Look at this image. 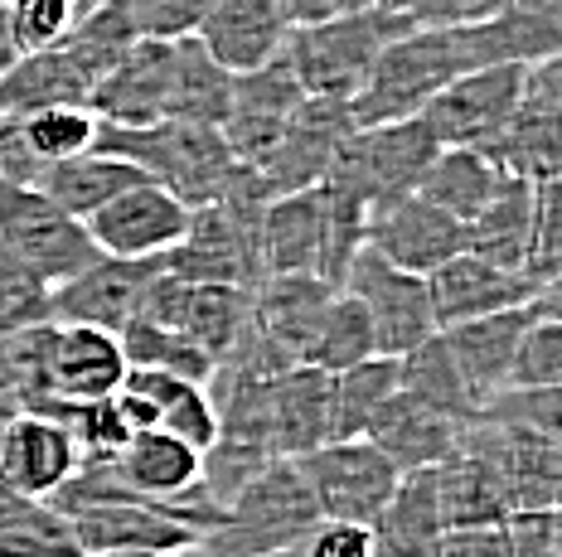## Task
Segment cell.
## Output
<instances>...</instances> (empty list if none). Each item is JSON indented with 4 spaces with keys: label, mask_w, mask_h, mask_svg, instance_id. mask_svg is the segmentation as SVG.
I'll return each mask as SVG.
<instances>
[{
    "label": "cell",
    "mask_w": 562,
    "mask_h": 557,
    "mask_svg": "<svg viewBox=\"0 0 562 557\" xmlns=\"http://www.w3.org/2000/svg\"><path fill=\"white\" fill-rule=\"evenodd\" d=\"M34 504H40V499L20 495L15 485H5V480H0V533H10V528H15V524H20V519L30 514Z\"/></svg>",
    "instance_id": "obj_55"
},
{
    "label": "cell",
    "mask_w": 562,
    "mask_h": 557,
    "mask_svg": "<svg viewBox=\"0 0 562 557\" xmlns=\"http://www.w3.org/2000/svg\"><path fill=\"white\" fill-rule=\"evenodd\" d=\"M427 292H431V316H437V330L461 320H480V316H495V310L524 306L533 300L543 286H533L524 272H509V266H495L475 252H456L427 276Z\"/></svg>",
    "instance_id": "obj_20"
},
{
    "label": "cell",
    "mask_w": 562,
    "mask_h": 557,
    "mask_svg": "<svg viewBox=\"0 0 562 557\" xmlns=\"http://www.w3.org/2000/svg\"><path fill=\"white\" fill-rule=\"evenodd\" d=\"M140 316L180 330L184 340L199 344V350L218 364V359L243 340V330H248L252 292H243V286H218V282H180V276L160 272Z\"/></svg>",
    "instance_id": "obj_13"
},
{
    "label": "cell",
    "mask_w": 562,
    "mask_h": 557,
    "mask_svg": "<svg viewBox=\"0 0 562 557\" xmlns=\"http://www.w3.org/2000/svg\"><path fill=\"white\" fill-rule=\"evenodd\" d=\"M58 422L68 427V436H74L78 461H112L116 451L132 441V432H126V422H122V412H116L112 398H102V402H68V408L58 412Z\"/></svg>",
    "instance_id": "obj_45"
},
{
    "label": "cell",
    "mask_w": 562,
    "mask_h": 557,
    "mask_svg": "<svg viewBox=\"0 0 562 557\" xmlns=\"http://www.w3.org/2000/svg\"><path fill=\"white\" fill-rule=\"evenodd\" d=\"M15 132L40 166H54V160L92 150L98 117H92L88 107H40V112H30V117H15Z\"/></svg>",
    "instance_id": "obj_42"
},
{
    "label": "cell",
    "mask_w": 562,
    "mask_h": 557,
    "mask_svg": "<svg viewBox=\"0 0 562 557\" xmlns=\"http://www.w3.org/2000/svg\"><path fill=\"white\" fill-rule=\"evenodd\" d=\"M301 557H373L369 524H339V519H321L306 538Z\"/></svg>",
    "instance_id": "obj_52"
},
{
    "label": "cell",
    "mask_w": 562,
    "mask_h": 557,
    "mask_svg": "<svg viewBox=\"0 0 562 557\" xmlns=\"http://www.w3.org/2000/svg\"><path fill=\"white\" fill-rule=\"evenodd\" d=\"M257 248H262V276L321 272V248H325L321 184L315 190L272 194L262 208V224H257Z\"/></svg>",
    "instance_id": "obj_28"
},
{
    "label": "cell",
    "mask_w": 562,
    "mask_h": 557,
    "mask_svg": "<svg viewBox=\"0 0 562 557\" xmlns=\"http://www.w3.org/2000/svg\"><path fill=\"white\" fill-rule=\"evenodd\" d=\"M116 340H122L126 368H150V374H175V378H194V383H209V374H214V359L199 350V344H190L180 330L156 325L146 316H136Z\"/></svg>",
    "instance_id": "obj_39"
},
{
    "label": "cell",
    "mask_w": 562,
    "mask_h": 557,
    "mask_svg": "<svg viewBox=\"0 0 562 557\" xmlns=\"http://www.w3.org/2000/svg\"><path fill=\"white\" fill-rule=\"evenodd\" d=\"M339 292H349L359 306H364L369 330H373V354L403 359L407 350H417L422 340L437 334L427 276L383 262L373 248H359V258L349 262L345 286H339Z\"/></svg>",
    "instance_id": "obj_7"
},
{
    "label": "cell",
    "mask_w": 562,
    "mask_h": 557,
    "mask_svg": "<svg viewBox=\"0 0 562 557\" xmlns=\"http://www.w3.org/2000/svg\"><path fill=\"white\" fill-rule=\"evenodd\" d=\"M538 296L524 300V306H509V310H495V316L461 320V325H447V330H441V340H447V350H451V364H456V374H461L465 388H471L475 408H485L499 388H509L514 350H519L524 325L533 320Z\"/></svg>",
    "instance_id": "obj_22"
},
{
    "label": "cell",
    "mask_w": 562,
    "mask_h": 557,
    "mask_svg": "<svg viewBox=\"0 0 562 557\" xmlns=\"http://www.w3.org/2000/svg\"><path fill=\"white\" fill-rule=\"evenodd\" d=\"M524 68L519 64H495V68H471V73L451 78L427 107L417 112L431 126L437 146H475L490 150L505 122L519 107Z\"/></svg>",
    "instance_id": "obj_11"
},
{
    "label": "cell",
    "mask_w": 562,
    "mask_h": 557,
    "mask_svg": "<svg viewBox=\"0 0 562 557\" xmlns=\"http://www.w3.org/2000/svg\"><path fill=\"white\" fill-rule=\"evenodd\" d=\"M20 59V44H15V30H10V15H5V5H0V73H5L10 64Z\"/></svg>",
    "instance_id": "obj_56"
},
{
    "label": "cell",
    "mask_w": 562,
    "mask_h": 557,
    "mask_svg": "<svg viewBox=\"0 0 562 557\" xmlns=\"http://www.w3.org/2000/svg\"><path fill=\"white\" fill-rule=\"evenodd\" d=\"M166 92H170V44L136 39L88 88L83 107L102 126H150V122H166Z\"/></svg>",
    "instance_id": "obj_17"
},
{
    "label": "cell",
    "mask_w": 562,
    "mask_h": 557,
    "mask_svg": "<svg viewBox=\"0 0 562 557\" xmlns=\"http://www.w3.org/2000/svg\"><path fill=\"white\" fill-rule=\"evenodd\" d=\"M355 136V117H349V102H330V98H301V107L291 112L286 132L272 146V156L257 166V175L267 180L272 194H291V190H315L330 175L339 146Z\"/></svg>",
    "instance_id": "obj_15"
},
{
    "label": "cell",
    "mask_w": 562,
    "mask_h": 557,
    "mask_svg": "<svg viewBox=\"0 0 562 557\" xmlns=\"http://www.w3.org/2000/svg\"><path fill=\"white\" fill-rule=\"evenodd\" d=\"M0 5H5V0H0Z\"/></svg>",
    "instance_id": "obj_60"
},
{
    "label": "cell",
    "mask_w": 562,
    "mask_h": 557,
    "mask_svg": "<svg viewBox=\"0 0 562 557\" xmlns=\"http://www.w3.org/2000/svg\"><path fill=\"white\" fill-rule=\"evenodd\" d=\"M499 180H505V170H499L485 150L441 146L437 156H431V166L422 170L413 194H422L427 204H437L441 214L456 218V224H471L480 208L490 204V194L499 190Z\"/></svg>",
    "instance_id": "obj_33"
},
{
    "label": "cell",
    "mask_w": 562,
    "mask_h": 557,
    "mask_svg": "<svg viewBox=\"0 0 562 557\" xmlns=\"http://www.w3.org/2000/svg\"><path fill=\"white\" fill-rule=\"evenodd\" d=\"M397 393V359L369 354L364 364L330 374V432L335 436H364V427Z\"/></svg>",
    "instance_id": "obj_38"
},
{
    "label": "cell",
    "mask_w": 562,
    "mask_h": 557,
    "mask_svg": "<svg viewBox=\"0 0 562 557\" xmlns=\"http://www.w3.org/2000/svg\"><path fill=\"white\" fill-rule=\"evenodd\" d=\"M364 5H373V0H345V10H364Z\"/></svg>",
    "instance_id": "obj_58"
},
{
    "label": "cell",
    "mask_w": 562,
    "mask_h": 557,
    "mask_svg": "<svg viewBox=\"0 0 562 557\" xmlns=\"http://www.w3.org/2000/svg\"><path fill=\"white\" fill-rule=\"evenodd\" d=\"M437 136L422 117H403V122H379V126H355L345 146H339L335 166L325 180L349 184L355 194H364L369 208L403 200L417 190L422 170L437 156Z\"/></svg>",
    "instance_id": "obj_5"
},
{
    "label": "cell",
    "mask_w": 562,
    "mask_h": 557,
    "mask_svg": "<svg viewBox=\"0 0 562 557\" xmlns=\"http://www.w3.org/2000/svg\"><path fill=\"white\" fill-rule=\"evenodd\" d=\"M136 39H190L204 20L209 0H122Z\"/></svg>",
    "instance_id": "obj_49"
},
{
    "label": "cell",
    "mask_w": 562,
    "mask_h": 557,
    "mask_svg": "<svg viewBox=\"0 0 562 557\" xmlns=\"http://www.w3.org/2000/svg\"><path fill=\"white\" fill-rule=\"evenodd\" d=\"M92 78L64 44L30 49L0 73V117H30L40 107H83Z\"/></svg>",
    "instance_id": "obj_30"
},
{
    "label": "cell",
    "mask_w": 562,
    "mask_h": 557,
    "mask_svg": "<svg viewBox=\"0 0 562 557\" xmlns=\"http://www.w3.org/2000/svg\"><path fill=\"white\" fill-rule=\"evenodd\" d=\"M447 533V514H441L437 475L427 470H403L383 509L369 519L373 557H431Z\"/></svg>",
    "instance_id": "obj_27"
},
{
    "label": "cell",
    "mask_w": 562,
    "mask_h": 557,
    "mask_svg": "<svg viewBox=\"0 0 562 557\" xmlns=\"http://www.w3.org/2000/svg\"><path fill=\"white\" fill-rule=\"evenodd\" d=\"M533 184L538 180H519V175L499 180L490 204L465 224V252H475V258L495 266H509V272H524L529 228H533Z\"/></svg>",
    "instance_id": "obj_31"
},
{
    "label": "cell",
    "mask_w": 562,
    "mask_h": 557,
    "mask_svg": "<svg viewBox=\"0 0 562 557\" xmlns=\"http://www.w3.org/2000/svg\"><path fill=\"white\" fill-rule=\"evenodd\" d=\"M126 378V354L122 340L92 325H44V359H40V383H44V417H58L68 402H102L122 388Z\"/></svg>",
    "instance_id": "obj_8"
},
{
    "label": "cell",
    "mask_w": 562,
    "mask_h": 557,
    "mask_svg": "<svg viewBox=\"0 0 562 557\" xmlns=\"http://www.w3.org/2000/svg\"><path fill=\"white\" fill-rule=\"evenodd\" d=\"M296 470L306 480V495L321 519L339 524H369L393 495L397 470L369 436H335L315 446L311 456H296Z\"/></svg>",
    "instance_id": "obj_6"
},
{
    "label": "cell",
    "mask_w": 562,
    "mask_h": 557,
    "mask_svg": "<svg viewBox=\"0 0 562 557\" xmlns=\"http://www.w3.org/2000/svg\"><path fill=\"white\" fill-rule=\"evenodd\" d=\"M10 30H15L20 54L30 49H49L58 44L78 20V0H5Z\"/></svg>",
    "instance_id": "obj_47"
},
{
    "label": "cell",
    "mask_w": 562,
    "mask_h": 557,
    "mask_svg": "<svg viewBox=\"0 0 562 557\" xmlns=\"http://www.w3.org/2000/svg\"><path fill=\"white\" fill-rule=\"evenodd\" d=\"M558 286L538 296L533 320L524 325L519 350L509 364V388H562V310Z\"/></svg>",
    "instance_id": "obj_40"
},
{
    "label": "cell",
    "mask_w": 562,
    "mask_h": 557,
    "mask_svg": "<svg viewBox=\"0 0 562 557\" xmlns=\"http://www.w3.org/2000/svg\"><path fill=\"white\" fill-rule=\"evenodd\" d=\"M301 98H306V92L296 88V78H291L281 54L272 64L252 68V73H233L228 112H224V126H218L233 160L248 170L262 166V160L272 156V146L281 141V132H286L291 112L301 107Z\"/></svg>",
    "instance_id": "obj_14"
},
{
    "label": "cell",
    "mask_w": 562,
    "mask_h": 557,
    "mask_svg": "<svg viewBox=\"0 0 562 557\" xmlns=\"http://www.w3.org/2000/svg\"><path fill=\"white\" fill-rule=\"evenodd\" d=\"M509 557H562V514L558 509H514L505 519Z\"/></svg>",
    "instance_id": "obj_51"
},
{
    "label": "cell",
    "mask_w": 562,
    "mask_h": 557,
    "mask_svg": "<svg viewBox=\"0 0 562 557\" xmlns=\"http://www.w3.org/2000/svg\"><path fill=\"white\" fill-rule=\"evenodd\" d=\"M373 354V330H369V316L349 292H335L330 310H325L321 330H315L311 350H306V364L311 368H325V374H345V368L364 364Z\"/></svg>",
    "instance_id": "obj_41"
},
{
    "label": "cell",
    "mask_w": 562,
    "mask_h": 557,
    "mask_svg": "<svg viewBox=\"0 0 562 557\" xmlns=\"http://www.w3.org/2000/svg\"><path fill=\"white\" fill-rule=\"evenodd\" d=\"M126 383L150 402V412H156V432L190 441L194 451H204L209 441H214L218 412H214V398H209L204 383L175 378V374H150V368H126Z\"/></svg>",
    "instance_id": "obj_36"
},
{
    "label": "cell",
    "mask_w": 562,
    "mask_h": 557,
    "mask_svg": "<svg viewBox=\"0 0 562 557\" xmlns=\"http://www.w3.org/2000/svg\"><path fill=\"white\" fill-rule=\"evenodd\" d=\"M431 557H509L505 524H471V528H447Z\"/></svg>",
    "instance_id": "obj_53"
},
{
    "label": "cell",
    "mask_w": 562,
    "mask_h": 557,
    "mask_svg": "<svg viewBox=\"0 0 562 557\" xmlns=\"http://www.w3.org/2000/svg\"><path fill=\"white\" fill-rule=\"evenodd\" d=\"M485 446L495 456V470L505 480L509 509H558L562 504V436L538 427H505L480 417Z\"/></svg>",
    "instance_id": "obj_21"
},
{
    "label": "cell",
    "mask_w": 562,
    "mask_h": 557,
    "mask_svg": "<svg viewBox=\"0 0 562 557\" xmlns=\"http://www.w3.org/2000/svg\"><path fill=\"white\" fill-rule=\"evenodd\" d=\"M40 320H49V282H40L0 248V334H15Z\"/></svg>",
    "instance_id": "obj_46"
},
{
    "label": "cell",
    "mask_w": 562,
    "mask_h": 557,
    "mask_svg": "<svg viewBox=\"0 0 562 557\" xmlns=\"http://www.w3.org/2000/svg\"><path fill=\"white\" fill-rule=\"evenodd\" d=\"M68 524H74V538H78V548H83V557L116 553V548L190 553L199 543V533L175 524L166 509L150 504V499H140V495H116V499H102V504L74 509Z\"/></svg>",
    "instance_id": "obj_25"
},
{
    "label": "cell",
    "mask_w": 562,
    "mask_h": 557,
    "mask_svg": "<svg viewBox=\"0 0 562 557\" xmlns=\"http://www.w3.org/2000/svg\"><path fill=\"white\" fill-rule=\"evenodd\" d=\"M0 557H83V548H78L68 514L40 499L15 528L0 533Z\"/></svg>",
    "instance_id": "obj_44"
},
{
    "label": "cell",
    "mask_w": 562,
    "mask_h": 557,
    "mask_svg": "<svg viewBox=\"0 0 562 557\" xmlns=\"http://www.w3.org/2000/svg\"><path fill=\"white\" fill-rule=\"evenodd\" d=\"M83 228L102 258H166L190 228V204L160 190L156 180H136L92 208Z\"/></svg>",
    "instance_id": "obj_12"
},
{
    "label": "cell",
    "mask_w": 562,
    "mask_h": 557,
    "mask_svg": "<svg viewBox=\"0 0 562 557\" xmlns=\"http://www.w3.org/2000/svg\"><path fill=\"white\" fill-rule=\"evenodd\" d=\"M373 5L397 15L407 30H422V25H471V20H490L495 10H505L509 0H373Z\"/></svg>",
    "instance_id": "obj_50"
},
{
    "label": "cell",
    "mask_w": 562,
    "mask_h": 557,
    "mask_svg": "<svg viewBox=\"0 0 562 557\" xmlns=\"http://www.w3.org/2000/svg\"><path fill=\"white\" fill-rule=\"evenodd\" d=\"M286 30L291 25L277 0H209L194 39L224 73H252L281 54Z\"/></svg>",
    "instance_id": "obj_24"
},
{
    "label": "cell",
    "mask_w": 562,
    "mask_h": 557,
    "mask_svg": "<svg viewBox=\"0 0 562 557\" xmlns=\"http://www.w3.org/2000/svg\"><path fill=\"white\" fill-rule=\"evenodd\" d=\"M156 276H160V258H102L98 252L83 272L49 286V320L122 334L146 310Z\"/></svg>",
    "instance_id": "obj_9"
},
{
    "label": "cell",
    "mask_w": 562,
    "mask_h": 557,
    "mask_svg": "<svg viewBox=\"0 0 562 557\" xmlns=\"http://www.w3.org/2000/svg\"><path fill=\"white\" fill-rule=\"evenodd\" d=\"M437 475V495H441V514H447V528H471V524H505L514 514L505 480L495 470V456L485 446V432L480 422L461 427L456 446L431 466Z\"/></svg>",
    "instance_id": "obj_18"
},
{
    "label": "cell",
    "mask_w": 562,
    "mask_h": 557,
    "mask_svg": "<svg viewBox=\"0 0 562 557\" xmlns=\"http://www.w3.org/2000/svg\"><path fill=\"white\" fill-rule=\"evenodd\" d=\"M397 34H407V25L379 5L339 10V15L315 20V25H291L286 44H281V59H286L291 78H296V88L306 98L349 102L364 88L379 49Z\"/></svg>",
    "instance_id": "obj_3"
},
{
    "label": "cell",
    "mask_w": 562,
    "mask_h": 557,
    "mask_svg": "<svg viewBox=\"0 0 562 557\" xmlns=\"http://www.w3.org/2000/svg\"><path fill=\"white\" fill-rule=\"evenodd\" d=\"M339 286L321 282L311 272L291 276H262L252 286V330L267 340L281 364H306V350L321 330L325 310H330Z\"/></svg>",
    "instance_id": "obj_19"
},
{
    "label": "cell",
    "mask_w": 562,
    "mask_h": 557,
    "mask_svg": "<svg viewBox=\"0 0 562 557\" xmlns=\"http://www.w3.org/2000/svg\"><path fill=\"white\" fill-rule=\"evenodd\" d=\"M233 73H224L194 39H170V92H166V117L194 122V126H224Z\"/></svg>",
    "instance_id": "obj_35"
},
{
    "label": "cell",
    "mask_w": 562,
    "mask_h": 557,
    "mask_svg": "<svg viewBox=\"0 0 562 557\" xmlns=\"http://www.w3.org/2000/svg\"><path fill=\"white\" fill-rule=\"evenodd\" d=\"M83 461L58 417L15 412L0 427V480L15 485L30 499H49Z\"/></svg>",
    "instance_id": "obj_23"
},
{
    "label": "cell",
    "mask_w": 562,
    "mask_h": 557,
    "mask_svg": "<svg viewBox=\"0 0 562 557\" xmlns=\"http://www.w3.org/2000/svg\"><path fill=\"white\" fill-rule=\"evenodd\" d=\"M286 25H315V20H330L345 10V0H277Z\"/></svg>",
    "instance_id": "obj_54"
},
{
    "label": "cell",
    "mask_w": 562,
    "mask_h": 557,
    "mask_svg": "<svg viewBox=\"0 0 562 557\" xmlns=\"http://www.w3.org/2000/svg\"><path fill=\"white\" fill-rule=\"evenodd\" d=\"M562 272V184L538 180L533 184V228H529V258L524 276L533 286H558Z\"/></svg>",
    "instance_id": "obj_43"
},
{
    "label": "cell",
    "mask_w": 562,
    "mask_h": 557,
    "mask_svg": "<svg viewBox=\"0 0 562 557\" xmlns=\"http://www.w3.org/2000/svg\"><path fill=\"white\" fill-rule=\"evenodd\" d=\"M146 180L136 166H126L122 156H108V150H83V156L54 160V166L40 170L34 190L49 194V200L74 218H88L92 208H102L112 194H122L126 184Z\"/></svg>",
    "instance_id": "obj_34"
},
{
    "label": "cell",
    "mask_w": 562,
    "mask_h": 557,
    "mask_svg": "<svg viewBox=\"0 0 562 557\" xmlns=\"http://www.w3.org/2000/svg\"><path fill=\"white\" fill-rule=\"evenodd\" d=\"M505 175L519 180H558L562 166V59L524 68L519 107L485 150Z\"/></svg>",
    "instance_id": "obj_10"
},
{
    "label": "cell",
    "mask_w": 562,
    "mask_h": 557,
    "mask_svg": "<svg viewBox=\"0 0 562 557\" xmlns=\"http://www.w3.org/2000/svg\"><path fill=\"white\" fill-rule=\"evenodd\" d=\"M480 417L505 427H538V432L562 436V388H499L480 408Z\"/></svg>",
    "instance_id": "obj_48"
},
{
    "label": "cell",
    "mask_w": 562,
    "mask_h": 557,
    "mask_svg": "<svg viewBox=\"0 0 562 557\" xmlns=\"http://www.w3.org/2000/svg\"><path fill=\"white\" fill-rule=\"evenodd\" d=\"M461 427L465 422H456V417L427 408L422 398H413V393L397 388L393 398L379 408V417L364 427V436L393 461L397 470H427V466H437V461L456 446Z\"/></svg>",
    "instance_id": "obj_29"
},
{
    "label": "cell",
    "mask_w": 562,
    "mask_h": 557,
    "mask_svg": "<svg viewBox=\"0 0 562 557\" xmlns=\"http://www.w3.org/2000/svg\"><path fill=\"white\" fill-rule=\"evenodd\" d=\"M92 150L122 156L126 166H136L146 180H156L160 190H170L175 200L190 208L209 204L224 194L238 160L224 141L218 126H194V122H150V126H102L92 132Z\"/></svg>",
    "instance_id": "obj_2"
},
{
    "label": "cell",
    "mask_w": 562,
    "mask_h": 557,
    "mask_svg": "<svg viewBox=\"0 0 562 557\" xmlns=\"http://www.w3.org/2000/svg\"><path fill=\"white\" fill-rule=\"evenodd\" d=\"M267 432H272V456L296 461L315 446L335 441L330 432V374L311 364H291L267 383Z\"/></svg>",
    "instance_id": "obj_26"
},
{
    "label": "cell",
    "mask_w": 562,
    "mask_h": 557,
    "mask_svg": "<svg viewBox=\"0 0 562 557\" xmlns=\"http://www.w3.org/2000/svg\"><path fill=\"white\" fill-rule=\"evenodd\" d=\"M490 68L480 49V30L471 25H422L389 39L373 59L364 88L349 98V117L355 126H379V122H403L417 117L451 78Z\"/></svg>",
    "instance_id": "obj_1"
},
{
    "label": "cell",
    "mask_w": 562,
    "mask_h": 557,
    "mask_svg": "<svg viewBox=\"0 0 562 557\" xmlns=\"http://www.w3.org/2000/svg\"><path fill=\"white\" fill-rule=\"evenodd\" d=\"M364 248H373L383 262L403 266V272L431 276L447 258L465 252V224H456L422 194H403V200L369 208Z\"/></svg>",
    "instance_id": "obj_16"
},
{
    "label": "cell",
    "mask_w": 562,
    "mask_h": 557,
    "mask_svg": "<svg viewBox=\"0 0 562 557\" xmlns=\"http://www.w3.org/2000/svg\"><path fill=\"white\" fill-rule=\"evenodd\" d=\"M92 557H180V553H160V548H116V553H92Z\"/></svg>",
    "instance_id": "obj_57"
},
{
    "label": "cell",
    "mask_w": 562,
    "mask_h": 557,
    "mask_svg": "<svg viewBox=\"0 0 562 557\" xmlns=\"http://www.w3.org/2000/svg\"><path fill=\"white\" fill-rule=\"evenodd\" d=\"M0 248L49 286L68 282V276L83 272L98 258L83 218L64 214L34 184H5V180H0Z\"/></svg>",
    "instance_id": "obj_4"
},
{
    "label": "cell",
    "mask_w": 562,
    "mask_h": 557,
    "mask_svg": "<svg viewBox=\"0 0 562 557\" xmlns=\"http://www.w3.org/2000/svg\"><path fill=\"white\" fill-rule=\"evenodd\" d=\"M397 388L413 393V398H422L427 408L456 417V422H471V417L480 412L475 398H471V388H465L461 374H456L441 330L431 334V340H422L417 350H407L403 359H397Z\"/></svg>",
    "instance_id": "obj_37"
},
{
    "label": "cell",
    "mask_w": 562,
    "mask_h": 557,
    "mask_svg": "<svg viewBox=\"0 0 562 557\" xmlns=\"http://www.w3.org/2000/svg\"><path fill=\"white\" fill-rule=\"evenodd\" d=\"M0 427H5V417H0Z\"/></svg>",
    "instance_id": "obj_59"
},
{
    "label": "cell",
    "mask_w": 562,
    "mask_h": 557,
    "mask_svg": "<svg viewBox=\"0 0 562 557\" xmlns=\"http://www.w3.org/2000/svg\"><path fill=\"white\" fill-rule=\"evenodd\" d=\"M122 485L140 499H170L180 490L199 485L204 470V451H194L190 441L170 436V432H136L122 451L112 456Z\"/></svg>",
    "instance_id": "obj_32"
}]
</instances>
